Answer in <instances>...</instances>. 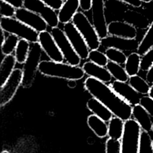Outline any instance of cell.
<instances>
[{
    "label": "cell",
    "instance_id": "cell-1",
    "mask_svg": "<svg viewBox=\"0 0 153 153\" xmlns=\"http://www.w3.org/2000/svg\"><path fill=\"white\" fill-rule=\"evenodd\" d=\"M84 84L85 90L106 106L114 116L124 121L130 119L133 107L118 95L110 86L90 76L86 78Z\"/></svg>",
    "mask_w": 153,
    "mask_h": 153
},
{
    "label": "cell",
    "instance_id": "cell-2",
    "mask_svg": "<svg viewBox=\"0 0 153 153\" xmlns=\"http://www.w3.org/2000/svg\"><path fill=\"white\" fill-rule=\"evenodd\" d=\"M38 71L45 76L71 81L79 80L85 75L82 68L78 66L51 60L41 61L38 66Z\"/></svg>",
    "mask_w": 153,
    "mask_h": 153
},
{
    "label": "cell",
    "instance_id": "cell-3",
    "mask_svg": "<svg viewBox=\"0 0 153 153\" xmlns=\"http://www.w3.org/2000/svg\"><path fill=\"white\" fill-rule=\"evenodd\" d=\"M0 27L4 32L14 34L20 39H26L32 44L38 43L39 32L15 17H1Z\"/></svg>",
    "mask_w": 153,
    "mask_h": 153
},
{
    "label": "cell",
    "instance_id": "cell-4",
    "mask_svg": "<svg viewBox=\"0 0 153 153\" xmlns=\"http://www.w3.org/2000/svg\"><path fill=\"white\" fill-rule=\"evenodd\" d=\"M141 132V127L135 120L130 118L124 121L121 153H139Z\"/></svg>",
    "mask_w": 153,
    "mask_h": 153
},
{
    "label": "cell",
    "instance_id": "cell-5",
    "mask_svg": "<svg viewBox=\"0 0 153 153\" xmlns=\"http://www.w3.org/2000/svg\"><path fill=\"white\" fill-rule=\"evenodd\" d=\"M72 22L84 38L90 50H98L101 45V39L85 14L81 11H78Z\"/></svg>",
    "mask_w": 153,
    "mask_h": 153
},
{
    "label": "cell",
    "instance_id": "cell-6",
    "mask_svg": "<svg viewBox=\"0 0 153 153\" xmlns=\"http://www.w3.org/2000/svg\"><path fill=\"white\" fill-rule=\"evenodd\" d=\"M50 32L62 53L66 62L73 66H78L81 63V59L74 49L63 29L57 26L51 28Z\"/></svg>",
    "mask_w": 153,
    "mask_h": 153
},
{
    "label": "cell",
    "instance_id": "cell-7",
    "mask_svg": "<svg viewBox=\"0 0 153 153\" xmlns=\"http://www.w3.org/2000/svg\"><path fill=\"white\" fill-rule=\"evenodd\" d=\"M41 48L40 45H36L30 50L29 56L24 63L23 68V80L22 85L23 87L30 88L35 80L36 71L38 70V66L40 63L41 56Z\"/></svg>",
    "mask_w": 153,
    "mask_h": 153
},
{
    "label": "cell",
    "instance_id": "cell-8",
    "mask_svg": "<svg viewBox=\"0 0 153 153\" xmlns=\"http://www.w3.org/2000/svg\"><path fill=\"white\" fill-rule=\"evenodd\" d=\"M23 7L39 14L51 28L57 27L60 23L56 10L41 0H24Z\"/></svg>",
    "mask_w": 153,
    "mask_h": 153
},
{
    "label": "cell",
    "instance_id": "cell-9",
    "mask_svg": "<svg viewBox=\"0 0 153 153\" xmlns=\"http://www.w3.org/2000/svg\"><path fill=\"white\" fill-rule=\"evenodd\" d=\"M63 30L81 59H88L90 50L84 38L72 22L64 24Z\"/></svg>",
    "mask_w": 153,
    "mask_h": 153
},
{
    "label": "cell",
    "instance_id": "cell-10",
    "mask_svg": "<svg viewBox=\"0 0 153 153\" xmlns=\"http://www.w3.org/2000/svg\"><path fill=\"white\" fill-rule=\"evenodd\" d=\"M23 80V69L16 68L7 79L4 84L1 87L0 105L5 106L13 98Z\"/></svg>",
    "mask_w": 153,
    "mask_h": 153
},
{
    "label": "cell",
    "instance_id": "cell-11",
    "mask_svg": "<svg viewBox=\"0 0 153 153\" xmlns=\"http://www.w3.org/2000/svg\"><path fill=\"white\" fill-rule=\"evenodd\" d=\"M38 43L51 60L56 62H63V56L51 32L47 30L39 32Z\"/></svg>",
    "mask_w": 153,
    "mask_h": 153
},
{
    "label": "cell",
    "instance_id": "cell-12",
    "mask_svg": "<svg viewBox=\"0 0 153 153\" xmlns=\"http://www.w3.org/2000/svg\"><path fill=\"white\" fill-rule=\"evenodd\" d=\"M92 24L100 39L108 36V25L105 16L104 0H93L91 7Z\"/></svg>",
    "mask_w": 153,
    "mask_h": 153
},
{
    "label": "cell",
    "instance_id": "cell-13",
    "mask_svg": "<svg viewBox=\"0 0 153 153\" xmlns=\"http://www.w3.org/2000/svg\"><path fill=\"white\" fill-rule=\"evenodd\" d=\"M14 17L39 33L47 30L46 22L39 14L25 7L16 9Z\"/></svg>",
    "mask_w": 153,
    "mask_h": 153
},
{
    "label": "cell",
    "instance_id": "cell-14",
    "mask_svg": "<svg viewBox=\"0 0 153 153\" xmlns=\"http://www.w3.org/2000/svg\"><path fill=\"white\" fill-rule=\"evenodd\" d=\"M112 89L121 97L131 106L140 103L141 94L137 92L129 84L115 80L109 85Z\"/></svg>",
    "mask_w": 153,
    "mask_h": 153
},
{
    "label": "cell",
    "instance_id": "cell-15",
    "mask_svg": "<svg viewBox=\"0 0 153 153\" xmlns=\"http://www.w3.org/2000/svg\"><path fill=\"white\" fill-rule=\"evenodd\" d=\"M108 35L134 39L137 36L135 26L127 22L112 21L108 24Z\"/></svg>",
    "mask_w": 153,
    "mask_h": 153
},
{
    "label": "cell",
    "instance_id": "cell-16",
    "mask_svg": "<svg viewBox=\"0 0 153 153\" xmlns=\"http://www.w3.org/2000/svg\"><path fill=\"white\" fill-rule=\"evenodd\" d=\"M100 42L101 45L106 47V48L109 47H114L121 51L137 49L139 45L135 39H125L111 35H108L106 37L101 39Z\"/></svg>",
    "mask_w": 153,
    "mask_h": 153
},
{
    "label": "cell",
    "instance_id": "cell-17",
    "mask_svg": "<svg viewBox=\"0 0 153 153\" xmlns=\"http://www.w3.org/2000/svg\"><path fill=\"white\" fill-rule=\"evenodd\" d=\"M85 74L104 83L110 82L112 75L106 68L99 66L91 61L85 62L82 67Z\"/></svg>",
    "mask_w": 153,
    "mask_h": 153
},
{
    "label": "cell",
    "instance_id": "cell-18",
    "mask_svg": "<svg viewBox=\"0 0 153 153\" xmlns=\"http://www.w3.org/2000/svg\"><path fill=\"white\" fill-rule=\"evenodd\" d=\"M79 7L78 0H66L57 13L59 22L63 24L71 22Z\"/></svg>",
    "mask_w": 153,
    "mask_h": 153
},
{
    "label": "cell",
    "instance_id": "cell-19",
    "mask_svg": "<svg viewBox=\"0 0 153 153\" xmlns=\"http://www.w3.org/2000/svg\"><path fill=\"white\" fill-rule=\"evenodd\" d=\"M132 116L143 130L146 132L152 130L153 123L151 119V116L140 104L133 106Z\"/></svg>",
    "mask_w": 153,
    "mask_h": 153
},
{
    "label": "cell",
    "instance_id": "cell-20",
    "mask_svg": "<svg viewBox=\"0 0 153 153\" xmlns=\"http://www.w3.org/2000/svg\"><path fill=\"white\" fill-rule=\"evenodd\" d=\"M87 108L105 122H109L113 117L112 112L99 100L93 97L87 102Z\"/></svg>",
    "mask_w": 153,
    "mask_h": 153
},
{
    "label": "cell",
    "instance_id": "cell-21",
    "mask_svg": "<svg viewBox=\"0 0 153 153\" xmlns=\"http://www.w3.org/2000/svg\"><path fill=\"white\" fill-rule=\"evenodd\" d=\"M17 61L13 54L5 56L0 65V85L2 86L11 75Z\"/></svg>",
    "mask_w": 153,
    "mask_h": 153
},
{
    "label": "cell",
    "instance_id": "cell-22",
    "mask_svg": "<svg viewBox=\"0 0 153 153\" xmlns=\"http://www.w3.org/2000/svg\"><path fill=\"white\" fill-rule=\"evenodd\" d=\"M87 124L97 137L103 138L108 135V125L96 115L93 114L88 117Z\"/></svg>",
    "mask_w": 153,
    "mask_h": 153
},
{
    "label": "cell",
    "instance_id": "cell-23",
    "mask_svg": "<svg viewBox=\"0 0 153 153\" xmlns=\"http://www.w3.org/2000/svg\"><path fill=\"white\" fill-rule=\"evenodd\" d=\"M124 128V121L114 116L109 121L108 136L109 137L120 140L121 139Z\"/></svg>",
    "mask_w": 153,
    "mask_h": 153
},
{
    "label": "cell",
    "instance_id": "cell-24",
    "mask_svg": "<svg viewBox=\"0 0 153 153\" xmlns=\"http://www.w3.org/2000/svg\"><path fill=\"white\" fill-rule=\"evenodd\" d=\"M141 58L137 53H131L127 57L124 69L129 76L137 75L140 70Z\"/></svg>",
    "mask_w": 153,
    "mask_h": 153
},
{
    "label": "cell",
    "instance_id": "cell-25",
    "mask_svg": "<svg viewBox=\"0 0 153 153\" xmlns=\"http://www.w3.org/2000/svg\"><path fill=\"white\" fill-rule=\"evenodd\" d=\"M153 46V21L149 25L147 31L139 43L137 53L141 56L144 55Z\"/></svg>",
    "mask_w": 153,
    "mask_h": 153
},
{
    "label": "cell",
    "instance_id": "cell-26",
    "mask_svg": "<svg viewBox=\"0 0 153 153\" xmlns=\"http://www.w3.org/2000/svg\"><path fill=\"white\" fill-rule=\"evenodd\" d=\"M30 42L24 39H20L14 51V56L17 63L24 64L30 53Z\"/></svg>",
    "mask_w": 153,
    "mask_h": 153
},
{
    "label": "cell",
    "instance_id": "cell-27",
    "mask_svg": "<svg viewBox=\"0 0 153 153\" xmlns=\"http://www.w3.org/2000/svg\"><path fill=\"white\" fill-rule=\"evenodd\" d=\"M106 68L115 80L126 82L128 81L130 76L127 74L124 68L122 67L121 65L109 61Z\"/></svg>",
    "mask_w": 153,
    "mask_h": 153
},
{
    "label": "cell",
    "instance_id": "cell-28",
    "mask_svg": "<svg viewBox=\"0 0 153 153\" xmlns=\"http://www.w3.org/2000/svg\"><path fill=\"white\" fill-rule=\"evenodd\" d=\"M128 84L139 93L141 94H148L151 87L147 81L140 76L136 75L130 76Z\"/></svg>",
    "mask_w": 153,
    "mask_h": 153
},
{
    "label": "cell",
    "instance_id": "cell-29",
    "mask_svg": "<svg viewBox=\"0 0 153 153\" xmlns=\"http://www.w3.org/2000/svg\"><path fill=\"white\" fill-rule=\"evenodd\" d=\"M19 39L20 38L14 34H9L1 44L2 53L5 56L12 54L16 50Z\"/></svg>",
    "mask_w": 153,
    "mask_h": 153
},
{
    "label": "cell",
    "instance_id": "cell-30",
    "mask_svg": "<svg viewBox=\"0 0 153 153\" xmlns=\"http://www.w3.org/2000/svg\"><path fill=\"white\" fill-rule=\"evenodd\" d=\"M105 53L109 61L115 62L121 65L126 63L127 56L123 51L119 49L114 47H109L106 49Z\"/></svg>",
    "mask_w": 153,
    "mask_h": 153
},
{
    "label": "cell",
    "instance_id": "cell-31",
    "mask_svg": "<svg viewBox=\"0 0 153 153\" xmlns=\"http://www.w3.org/2000/svg\"><path fill=\"white\" fill-rule=\"evenodd\" d=\"M139 153H153L152 140L148 132L142 130L140 134Z\"/></svg>",
    "mask_w": 153,
    "mask_h": 153
},
{
    "label": "cell",
    "instance_id": "cell-32",
    "mask_svg": "<svg viewBox=\"0 0 153 153\" xmlns=\"http://www.w3.org/2000/svg\"><path fill=\"white\" fill-rule=\"evenodd\" d=\"M88 59L90 61L103 67H106L109 62L105 53H103L98 50H90Z\"/></svg>",
    "mask_w": 153,
    "mask_h": 153
},
{
    "label": "cell",
    "instance_id": "cell-33",
    "mask_svg": "<svg viewBox=\"0 0 153 153\" xmlns=\"http://www.w3.org/2000/svg\"><path fill=\"white\" fill-rule=\"evenodd\" d=\"M121 142L117 140L109 137L105 143V153H121Z\"/></svg>",
    "mask_w": 153,
    "mask_h": 153
},
{
    "label": "cell",
    "instance_id": "cell-34",
    "mask_svg": "<svg viewBox=\"0 0 153 153\" xmlns=\"http://www.w3.org/2000/svg\"><path fill=\"white\" fill-rule=\"evenodd\" d=\"M16 12V8L8 2L0 0V14L4 17H14Z\"/></svg>",
    "mask_w": 153,
    "mask_h": 153
},
{
    "label": "cell",
    "instance_id": "cell-35",
    "mask_svg": "<svg viewBox=\"0 0 153 153\" xmlns=\"http://www.w3.org/2000/svg\"><path fill=\"white\" fill-rule=\"evenodd\" d=\"M153 65V46L144 55L142 56L140 62V70L148 71Z\"/></svg>",
    "mask_w": 153,
    "mask_h": 153
},
{
    "label": "cell",
    "instance_id": "cell-36",
    "mask_svg": "<svg viewBox=\"0 0 153 153\" xmlns=\"http://www.w3.org/2000/svg\"><path fill=\"white\" fill-rule=\"evenodd\" d=\"M153 118V99L148 96H142L139 103Z\"/></svg>",
    "mask_w": 153,
    "mask_h": 153
},
{
    "label": "cell",
    "instance_id": "cell-37",
    "mask_svg": "<svg viewBox=\"0 0 153 153\" xmlns=\"http://www.w3.org/2000/svg\"><path fill=\"white\" fill-rule=\"evenodd\" d=\"M54 10H59L63 4V0H41Z\"/></svg>",
    "mask_w": 153,
    "mask_h": 153
},
{
    "label": "cell",
    "instance_id": "cell-38",
    "mask_svg": "<svg viewBox=\"0 0 153 153\" xmlns=\"http://www.w3.org/2000/svg\"><path fill=\"white\" fill-rule=\"evenodd\" d=\"M79 8L83 11H88L92 7L93 0H78Z\"/></svg>",
    "mask_w": 153,
    "mask_h": 153
},
{
    "label": "cell",
    "instance_id": "cell-39",
    "mask_svg": "<svg viewBox=\"0 0 153 153\" xmlns=\"http://www.w3.org/2000/svg\"><path fill=\"white\" fill-rule=\"evenodd\" d=\"M13 5L16 9L23 7L24 0H3Z\"/></svg>",
    "mask_w": 153,
    "mask_h": 153
},
{
    "label": "cell",
    "instance_id": "cell-40",
    "mask_svg": "<svg viewBox=\"0 0 153 153\" xmlns=\"http://www.w3.org/2000/svg\"><path fill=\"white\" fill-rule=\"evenodd\" d=\"M120 1L136 8L140 7L142 4V2L140 0H120Z\"/></svg>",
    "mask_w": 153,
    "mask_h": 153
},
{
    "label": "cell",
    "instance_id": "cell-41",
    "mask_svg": "<svg viewBox=\"0 0 153 153\" xmlns=\"http://www.w3.org/2000/svg\"><path fill=\"white\" fill-rule=\"evenodd\" d=\"M146 80L149 84H153V65L147 71L146 75Z\"/></svg>",
    "mask_w": 153,
    "mask_h": 153
},
{
    "label": "cell",
    "instance_id": "cell-42",
    "mask_svg": "<svg viewBox=\"0 0 153 153\" xmlns=\"http://www.w3.org/2000/svg\"><path fill=\"white\" fill-rule=\"evenodd\" d=\"M5 32L2 29H1V44L5 41Z\"/></svg>",
    "mask_w": 153,
    "mask_h": 153
},
{
    "label": "cell",
    "instance_id": "cell-43",
    "mask_svg": "<svg viewBox=\"0 0 153 153\" xmlns=\"http://www.w3.org/2000/svg\"><path fill=\"white\" fill-rule=\"evenodd\" d=\"M148 96L150 97L153 99V84H152V85L150 87V90H149V91L148 93Z\"/></svg>",
    "mask_w": 153,
    "mask_h": 153
},
{
    "label": "cell",
    "instance_id": "cell-44",
    "mask_svg": "<svg viewBox=\"0 0 153 153\" xmlns=\"http://www.w3.org/2000/svg\"><path fill=\"white\" fill-rule=\"evenodd\" d=\"M142 2H145V3H149L152 0H140Z\"/></svg>",
    "mask_w": 153,
    "mask_h": 153
},
{
    "label": "cell",
    "instance_id": "cell-45",
    "mask_svg": "<svg viewBox=\"0 0 153 153\" xmlns=\"http://www.w3.org/2000/svg\"><path fill=\"white\" fill-rule=\"evenodd\" d=\"M1 153H10V152L8 151H2L1 152Z\"/></svg>",
    "mask_w": 153,
    "mask_h": 153
},
{
    "label": "cell",
    "instance_id": "cell-46",
    "mask_svg": "<svg viewBox=\"0 0 153 153\" xmlns=\"http://www.w3.org/2000/svg\"><path fill=\"white\" fill-rule=\"evenodd\" d=\"M152 132H153V125H152Z\"/></svg>",
    "mask_w": 153,
    "mask_h": 153
},
{
    "label": "cell",
    "instance_id": "cell-47",
    "mask_svg": "<svg viewBox=\"0 0 153 153\" xmlns=\"http://www.w3.org/2000/svg\"><path fill=\"white\" fill-rule=\"evenodd\" d=\"M152 145H153V140H152Z\"/></svg>",
    "mask_w": 153,
    "mask_h": 153
},
{
    "label": "cell",
    "instance_id": "cell-48",
    "mask_svg": "<svg viewBox=\"0 0 153 153\" xmlns=\"http://www.w3.org/2000/svg\"><path fill=\"white\" fill-rule=\"evenodd\" d=\"M63 1H66V0H63Z\"/></svg>",
    "mask_w": 153,
    "mask_h": 153
}]
</instances>
